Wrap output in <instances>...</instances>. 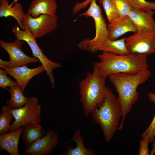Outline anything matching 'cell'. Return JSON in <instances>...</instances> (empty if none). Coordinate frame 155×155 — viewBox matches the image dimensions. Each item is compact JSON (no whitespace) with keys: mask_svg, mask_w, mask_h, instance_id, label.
Here are the masks:
<instances>
[{"mask_svg":"<svg viewBox=\"0 0 155 155\" xmlns=\"http://www.w3.org/2000/svg\"><path fill=\"white\" fill-rule=\"evenodd\" d=\"M151 74L148 69L135 73H119L108 75L109 79L118 95L117 99L121 110V120L118 130L123 129L126 116L138 99L137 88L146 82Z\"/></svg>","mask_w":155,"mask_h":155,"instance_id":"6da1fadb","label":"cell"},{"mask_svg":"<svg viewBox=\"0 0 155 155\" xmlns=\"http://www.w3.org/2000/svg\"><path fill=\"white\" fill-rule=\"evenodd\" d=\"M147 56L134 53L119 55L104 52L98 55L100 61L94 65L100 75L106 78L113 74L135 73L148 69Z\"/></svg>","mask_w":155,"mask_h":155,"instance_id":"7a4b0ae2","label":"cell"},{"mask_svg":"<svg viewBox=\"0 0 155 155\" xmlns=\"http://www.w3.org/2000/svg\"><path fill=\"white\" fill-rule=\"evenodd\" d=\"M90 114L101 127L105 141L109 142L118 129L121 113L117 98L109 87L106 86L103 101L92 109Z\"/></svg>","mask_w":155,"mask_h":155,"instance_id":"3957f363","label":"cell"},{"mask_svg":"<svg viewBox=\"0 0 155 155\" xmlns=\"http://www.w3.org/2000/svg\"><path fill=\"white\" fill-rule=\"evenodd\" d=\"M106 78L100 75L97 68L94 66L92 72L88 73L80 82V101L86 117L90 114L94 107L103 101Z\"/></svg>","mask_w":155,"mask_h":155,"instance_id":"277c9868","label":"cell"},{"mask_svg":"<svg viewBox=\"0 0 155 155\" xmlns=\"http://www.w3.org/2000/svg\"><path fill=\"white\" fill-rule=\"evenodd\" d=\"M86 17H92L94 22L96 34L92 39L85 38L77 44L80 49L94 53L98 51L99 47L108 39V25L102 13L100 7L96 0H93L86 11L80 15Z\"/></svg>","mask_w":155,"mask_h":155,"instance_id":"5b68a950","label":"cell"},{"mask_svg":"<svg viewBox=\"0 0 155 155\" xmlns=\"http://www.w3.org/2000/svg\"><path fill=\"white\" fill-rule=\"evenodd\" d=\"M25 29H21L16 25L12 28V31L16 39L26 42L30 46L34 57L39 59L44 67L47 76L51 82L53 88H54L55 80L53 71L56 69L61 67L59 63L53 62L48 59L38 45L36 38L28 27L24 26Z\"/></svg>","mask_w":155,"mask_h":155,"instance_id":"8992f818","label":"cell"},{"mask_svg":"<svg viewBox=\"0 0 155 155\" xmlns=\"http://www.w3.org/2000/svg\"><path fill=\"white\" fill-rule=\"evenodd\" d=\"M41 106L37 97L30 98L28 103L23 107L12 110L15 119L11 124L9 132L17 130L21 127L25 128L31 123H39L41 121Z\"/></svg>","mask_w":155,"mask_h":155,"instance_id":"52a82bcc","label":"cell"},{"mask_svg":"<svg viewBox=\"0 0 155 155\" xmlns=\"http://www.w3.org/2000/svg\"><path fill=\"white\" fill-rule=\"evenodd\" d=\"M125 42L130 53L151 55L155 53V30H137L125 37Z\"/></svg>","mask_w":155,"mask_h":155,"instance_id":"ba28073f","label":"cell"},{"mask_svg":"<svg viewBox=\"0 0 155 155\" xmlns=\"http://www.w3.org/2000/svg\"><path fill=\"white\" fill-rule=\"evenodd\" d=\"M23 43L22 41L16 39L12 42H7L2 40H0V46L7 51L10 59L9 61L0 59L1 68L13 67L40 61L37 58L28 56L23 52L22 48Z\"/></svg>","mask_w":155,"mask_h":155,"instance_id":"9c48e42d","label":"cell"},{"mask_svg":"<svg viewBox=\"0 0 155 155\" xmlns=\"http://www.w3.org/2000/svg\"><path fill=\"white\" fill-rule=\"evenodd\" d=\"M57 18L56 14H41L34 18L26 13L22 22L24 26L28 27L35 38H40L55 29L57 25Z\"/></svg>","mask_w":155,"mask_h":155,"instance_id":"30bf717a","label":"cell"},{"mask_svg":"<svg viewBox=\"0 0 155 155\" xmlns=\"http://www.w3.org/2000/svg\"><path fill=\"white\" fill-rule=\"evenodd\" d=\"M58 134L53 130L46 131L42 137L25 147L24 154L25 155H48L52 152L59 143Z\"/></svg>","mask_w":155,"mask_h":155,"instance_id":"8fae6325","label":"cell"},{"mask_svg":"<svg viewBox=\"0 0 155 155\" xmlns=\"http://www.w3.org/2000/svg\"><path fill=\"white\" fill-rule=\"evenodd\" d=\"M3 68L8 74L16 80L23 92L30 80L33 77L45 71L42 65L32 69L28 68L26 65L13 67H4Z\"/></svg>","mask_w":155,"mask_h":155,"instance_id":"7c38bea8","label":"cell"},{"mask_svg":"<svg viewBox=\"0 0 155 155\" xmlns=\"http://www.w3.org/2000/svg\"><path fill=\"white\" fill-rule=\"evenodd\" d=\"M108 29V39L111 40H116L127 32L134 33L137 30L135 26L128 16H120L109 23Z\"/></svg>","mask_w":155,"mask_h":155,"instance_id":"4fadbf2b","label":"cell"},{"mask_svg":"<svg viewBox=\"0 0 155 155\" xmlns=\"http://www.w3.org/2000/svg\"><path fill=\"white\" fill-rule=\"evenodd\" d=\"M154 13L152 10L141 11L133 8L128 16L137 30H155V20L153 17Z\"/></svg>","mask_w":155,"mask_h":155,"instance_id":"5bb4252c","label":"cell"},{"mask_svg":"<svg viewBox=\"0 0 155 155\" xmlns=\"http://www.w3.org/2000/svg\"><path fill=\"white\" fill-rule=\"evenodd\" d=\"M57 6L56 0H33L27 13L34 18L41 14H56Z\"/></svg>","mask_w":155,"mask_h":155,"instance_id":"9a60e30c","label":"cell"},{"mask_svg":"<svg viewBox=\"0 0 155 155\" xmlns=\"http://www.w3.org/2000/svg\"><path fill=\"white\" fill-rule=\"evenodd\" d=\"M24 128L22 127L15 131L0 135V148L11 155H20L18 143L20 135Z\"/></svg>","mask_w":155,"mask_h":155,"instance_id":"2e32d148","label":"cell"},{"mask_svg":"<svg viewBox=\"0 0 155 155\" xmlns=\"http://www.w3.org/2000/svg\"><path fill=\"white\" fill-rule=\"evenodd\" d=\"M25 14L20 3L16 2L12 6L9 5L7 0H0V17H13L16 20L19 27L23 30L25 29L22 22Z\"/></svg>","mask_w":155,"mask_h":155,"instance_id":"e0dca14e","label":"cell"},{"mask_svg":"<svg viewBox=\"0 0 155 155\" xmlns=\"http://www.w3.org/2000/svg\"><path fill=\"white\" fill-rule=\"evenodd\" d=\"M74 141L76 144L75 147L73 148L72 146H68L66 148V150L63 152L62 155H95L96 153L94 150L92 148H87L84 146L83 137L80 131L76 130L71 140L65 143L64 144Z\"/></svg>","mask_w":155,"mask_h":155,"instance_id":"ac0fdd59","label":"cell"},{"mask_svg":"<svg viewBox=\"0 0 155 155\" xmlns=\"http://www.w3.org/2000/svg\"><path fill=\"white\" fill-rule=\"evenodd\" d=\"M46 132L43 128L37 123H31L24 128L21 134L22 141L25 147L44 136Z\"/></svg>","mask_w":155,"mask_h":155,"instance_id":"d6986e66","label":"cell"},{"mask_svg":"<svg viewBox=\"0 0 155 155\" xmlns=\"http://www.w3.org/2000/svg\"><path fill=\"white\" fill-rule=\"evenodd\" d=\"M98 51L119 55H125L130 53L126 47L125 37L115 40L107 39L99 47Z\"/></svg>","mask_w":155,"mask_h":155,"instance_id":"ffe728a7","label":"cell"},{"mask_svg":"<svg viewBox=\"0 0 155 155\" xmlns=\"http://www.w3.org/2000/svg\"><path fill=\"white\" fill-rule=\"evenodd\" d=\"M10 98L6 102L7 105L12 110L21 108L28 102L30 98L26 97L18 84L10 87Z\"/></svg>","mask_w":155,"mask_h":155,"instance_id":"44dd1931","label":"cell"},{"mask_svg":"<svg viewBox=\"0 0 155 155\" xmlns=\"http://www.w3.org/2000/svg\"><path fill=\"white\" fill-rule=\"evenodd\" d=\"M0 115V135L6 133L9 131L11 121L13 116L12 109L7 105H3L1 109Z\"/></svg>","mask_w":155,"mask_h":155,"instance_id":"7402d4cb","label":"cell"},{"mask_svg":"<svg viewBox=\"0 0 155 155\" xmlns=\"http://www.w3.org/2000/svg\"><path fill=\"white\" fill-rule=\"evenodd\" d=\"M100 4L103 7L109 23L120 16L112 0H102Z\"/></svg>","mask_w":155,"mask_h":155,"instance_id":"603a6c76","label":"cell"},{"mask_svg":"<svg viewBox=\"0 0 155 155\" xmlns=\"http://www.w3.org/2000/svg\"><path fill=\"white\" fill-rule=\"evenodd\" d=\"M149 100L155 104V93L150 92L148 94ZM155 136V113L150 124L141 135L142 139L149 140L151 142L154 140Z\"/></svg>","mask_w":155,"mask_h":155,"instance_id":"cb8c5ba5","label":"cell"},{"mask_svg":"<svg viewBox=\"0 0 155 155\" xmlns=\"http://www.w3.org/2000/svg\"><path fill=\"white\" fill-rule=\"evenodd\" d=\"M133 8L141 11L155 10V2L146 0H129Z\"/></svg>","mask_w":155,"mask_h":155,"instance_id":"d4e9b609","label":"cell"},{"mask_svg":"<svg viewBox=\"0 0 155 155\" xmlns=\"http://www.w3.org/2000/svg\"><path fill=\"white\" fill-rule=\"evenodd\" d=\"M120 16H128L133 9L129 0H112Z\"/></svg>","mask_w":155,"mask_h":155,"instance_id":"484cf974","label":"cell"},{"mask_svg":"<svg viewBox=\"0 0 155 155\" xmlns=\"http://www.w3.org/2000/svg\"><path fill=\"white\" fill-rule=\"evenodd\" d=\"M7 74L5 70L0 69V87L9 91V89L7 88V87H11L18 84L16 81H13L9 77H8Z\"/></svg>","mask_w":155,"mask_h":155,"instance_id":"4316f807","label":"cell"},{"mask_svg":"<svg viewBox=\"0 0 155 155\" xmlns=\"http://www.w3.org/2000/svg\"><path fill=\"white\" fill-rule=\"evenodd\" d=\"M139 140L140 146L138 151L139 155H150L148 147L150 141L148 139Z\"/></svg>","mask_w":155,"mask_h":155,"instance_id":"83f0119b","label":"cell"},{"mask_svg":"<svg viewBox=\"0 0 155 155\" xmlns=\"http://www.w3.org/2000/svg\"><path fill=\"white\" fill-rule=\"evenodd\" d=\"M93 0H86L81 2H77L73 7L72 11L73 14V15L81 9L85 8L88 5L90 4ZM100 3L102 0H98Z\"/></svg>","mask_w":155,"mask_h":155,"instance_id":"f1b7e54d","label":"cell"},{"mask_svg":"<svg viewBox=\"0 0 155 155\" xmlns=\"http://www.w3.org/2000/svg\"><path fill=\"white\" fill-rule=\"evenodd\" d=\"M152 142L151 146L152 149L150 153V155H153L155 153V139Z\"/></svg>","mask_w":155,"mask_h":155,"instance_id":"f546056e","label":"cell"}]
</instances>
